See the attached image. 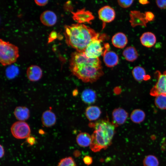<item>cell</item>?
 <instances>
[{
    "label": "cell",
    "instance_id": "1",
    "mask_svg": "<svg viewBox=\"0 0 166 166\" xmlns=\"http://www.w3.org/2000/svg\"><path fill=\"white\" fill-rule=\"evenodd\" d=\"M72 73L85 82H93L103 75L101 62L98 58L87 57L84 52L73 53L69 61Z\"/></svg>",
    "mask_w": 166,
    "mask_h": 166
},
{
    "label": "cell",
    "instance_id": "2",
    "mask_svg": "<svg viewBox=\"0 0 166 166\" xmlns=\"http://www.w3.org/2000/svg\"><path fill=\"white\" fill-rule=\"evenodd\" d=\"M64 33L66 42L77 51L84 52L89 44L99 34L83 24L65 25Z\"/></svg>",
    "mask_w": 166,
    "mask_h": 166
},
{
    "label": "cell",
    "instance_id": "3",
    "mask_svg": "<svg viewBox=\"0 0 166 166\" xmlns=\"http://www.w3.org/2000/svg\"><path fill=\"white\" fill-rule=\"evenodd\" d=\"M89 126L94 129L91 136V150L96 152L106 149L112 143L115 132V126L106 120H99Z\"/></svg>",
    "mask_w": 166,
    "mask_h": 166
},
{
    "label": "cell",
    "instance_id": "4",
    "mask_svg": "<svg viewBox=\"0 0 166 166\" xmlns=\"http://www.w3.org/2000/svg\"><path fill=\"white\" fill-rule=\"evenodd\" d=\"M19 56L18 47L0 39V62L3 66L10 65L16 61Z\"/></svg>",
    "mask_w": 166,
    "mask_h": 166
},
{
    "label": "cell",
    "instance_id": "5",
    "mask_svg": "<svg viewBox=\"0 0 166 166\" xmlns=\"http://www.w3.org/2000/svg\"><path fill=\"white\" fill-rule=\"evenodd\" d=\"M105 35L99 34L94 38L86 47L84 52L85 55L90 58H98L101 55L109 50V45L108 43H105L102 46V43L105 39Z\"/></svg>",
    "mask_w": 166,
    "mask_h": 166
},
{
    "label": "cell",
    "instance_id": "6",
    "mask_svg": "<svg viewBox=\"0 0 166 166\" xmlns=\"http://www.w3.org/2000/svg\"><path fill=\"white\" fill-rule=\"evenodd\" d=\"M10 130L13 136L18 139L28 138L31 132L29 125L24 121H18L14 122L11 126Z\"/></svg>",
    "mask_w": 166,
    "mask_h": 166
},
{
    "label": "cell",
    "instance_id": "7",
    "mask_svg": "<svg viewBox=\"0 0 166 166\" xmlns=\"http://www.w3.org/2000/svg\"><path fill=\"white\" fill-rule=\"evenodd\" d=\"M157 81L150 91V95L153 96L163 95H166V70L163 73L159 71L155 73Z\"/></svg>",
    "mask_w": 166,
    "mask_h": 166
},
{
    "label": "cell",
    "instance_id": "8",
    "mask_svg": "<svg viewBox=\"0 0 166 166\" xmlns=\"http://www.w3.org/2000/svg\"><path fill=\"white\" fill-rule=\"evenodd\" d=\"M73 20L78 23H90L94 17L92 13L85 9L72 12Z\"/></svg>",
    "mask_w": 166,
    "mask_h": 166
},
{
    "label": "cell",
    "instance_id": "9",
    "mask_svg": "<svg viewBox=\"0 0 166 166\" xmlns=\"http://www.w3.org/2000/svg\"><path fill=\"white\" fill-rule=\"evenodd\" d=\"M99 19L104 23H109L113 21L115 17L114 10L108 6L101 8L98 12Z\"/></svg>",
    "mask_w": 166,
    "mask_h": 166
},
{
    "label": "cell",
    "instance_id": "10",
    "mask_svg": "<svg viewBox=\"0 0 166 166\" xmlns=\"http://www.w3.org/2000/svg\"><path fill=\"white\" fill-rule=\"evenodd\" d=\"M128 114L127 112L121 108L115 109L112 113V123L117 127L123 124L126 120Z\"/></svg>",
    "mask_w": 166,
    "mask_h": 166
},
{
    "label": "cell",
    "instance_id": "11",
    "mask_svg": "<svg viewBox=\"0 0 166 166\" xmlns=\"http://www.w3.org/2000/svg\"><path fill=\"white\" fill-rule=\"evenodd\" d=\"M40 20L44 25L51 26L54 25L57 21V16L53 11L47 10L43 11L40 16Z\"/></svg>",
    "mask_w": 166,
    "mask_h": 166
},
{
    "label": "cell",
    "instance_id": "12",
    "mask_svg": "<svg viewBox=\"0 0 166 166\" xmlns=\"http://www.w3.org/2000/svg\"><path fill=\"white\" fill-rule=\"evenodd\" d=\"M26 73L28 79L31 81H36L39 80L42 76V71L41 68L36 65H31L27 69Z\"/></svg>",
    "mask_w": 166,
    "mask_h": 166
},
{
    "label": "cell",
    "instance_id": "13",
    "mask_svg": "<svg viewBox=\"0 0 166 166\" xmlns=\"http://www.w3.org/2000/svg\"><path fill=\"white\" fill-rule=\"evenodd\" d=\"M41 121L43 125L47 127H51L55 124L56 121V116L51 110V109L45 111L43 113Z\"/></svg>",
    "mask_w": 166,
    "mask_h": 166
},
{
    "label": "cell",
    "instance_id": "14",
    "mask_svg": "<svg viewBox=\"0 0 166 166\" xmlns=\"http://www.w3.org/2000/svg\"><path fill=\"white\" fill-rule=\"evenodd\" d=\"M103 56L104 62L108 67H113L117 65L118 62V56L113 51L108 50L104 53Z\"/></svg>",
    "mask_w": 166,
    "mask_h": 166
},
{
    "label": "cell",
    "instance_id": "15",
    "mask_svg": "<svg viewBox=\"0 0 166 166\" xmlns=\"http://www.w3.org/2000/svg\"><path fill=\"white\" fill-rule=\"evenodd\" d=\"M113 45L118 48H124L127 44L128 40L126 35L123 33L119 32L114 34L112 39Z\"/></svg>",
    "mask_w": 166,
    "mask_h": 166
},
{
    "label": "cell",
    "instance_id": "16",
    "mask_svg": "<svg viewBox=\"0 0 166 166\" xmlns=\"http://www.w3.org/2000/svg\"><path fill=\"white\" fill-rule=\"evenodd\" d=\"M140 39L142 45L148 48L152 47L156 42V38L155 34L149 32L143 34L140 37Z\"/></svg>",
    "mask_w": 166,
    "mask_h": 166
},
{
    "label": "cell",
    "instance_id": "17",
    "mask_svg": "<svg viewBox=\"0 0 166 166\" xmlns=\"http://www.w3.org/2000/svg\"><path fill=\"white\" fill-rule=\"evenodd\" d=\"M14 113L16 118L21 121L27 120L30 116L29 110L25 106L16 107L14 109Z\"/></svg>",
    "mask_w": 166,
    "mask_h": 166
},
{
    "label": "cell",
    "instance_id": "18",
    "mask_svg": "<svg viewBox=\"0 0 166 166\" xmlns=\"http://www.w3.org/2000/svg\"><path fill=\"white\" fill-rule=\"evenodd\" d=\"M87 118L90 121L97 120L100 116L101 112L100 108L96 106H91L88 107L85 112Z\"/></svg>",
    "mask_w": 166,
    "mask_h": 166
},
{
    "label": "cell",
    "instance_id": "19",
    "mask_svg": "<svg viewBox=\"0 0 166 166\" xmlns=\"http://www.w3.org/2000/svg\"><path fill=\"white\" fill-rule=\"evenodd\" d=\"M76 140L77 144L80 146L87 147L90 146L91 142V136L87 133L81 132L77 136Z\"/></svg>",
    "mask_w": 166,
    "mask_h": 166
},
{
    "label": "cell",
    "instance_id": "20",
    "mask_svg": "<svg viewBox=\"0 0 166 166\" xmlns=\"http://www.w3.org/2000/svg\"><path fill=\"white\" fill-rule=\"evenodd\" d=\"M123 55L125 59L130 62H133L138 57V53L136 48L132 46L126 48L123 51Z\"/></svg>",
    "mask_w": 166,
    "mask_h": 166
},
{
    "label": "cell",
    "instance_id": "21",
    "mask_svg": "<svg viewBox=\"0 0 166 166\" xmlns=\"http://www.w3.org/2000/svg\"><path fill=\"white\" fill-rule=\"evenodd\" d=\"M81 97L85 103L91 104L95 102L96 100V95L95 92L90 89H87L82 93Z\"/></svg>",
    "mask_w": 166,
    "mask_h": 166
},
{
    "label": "cell",
    "instance_id": "22",
    "mask_svg": "<svg viewBox=\"0 0 166 166\" xmlns=\"http://www.w3.org/2000/svg\"><path fill=\"white\" fill-rule=\"evenodd\" d=\"M132 73L134 78L138 81L147 79L146 78L148 77L146 75L144 69L140 66L135 67L132 70Z\"/></svg>",
    "mask_w": 166,
    "mask_h": 166
},
{
    "label": "cell",
    "instance_id": "23",
    "mask_svg": "<svg viewBox=\"0 0 166 166\" xmlns=\"http://www.w3.org/2000/svg\"><path fill=\"white\" fill-rule=\"evenodd\" d=\"M145 117V113L143 111L139 109H136L132 112L130 115V119L134 123H139L144 120Z\"/></svg>",
    "mask_w": 166,
    "mask_h": 166
},
{
    "label": "cell",
    "instance_id": "24",
    "mask_svg": "<svg viewBox=\"0 0 166 166\" xmlns=\"http://www.w3.org/2000/svg\"><path fill=\"white\" fill-rule=\"evenodd\" d=\"M144 166H158L159 161L154 156L149 155L147 156L143 161Z\"/></svg>",
    "mask_w": 166,
    "mask_h": 166
},
{
    "label": "cell",
    "instance_id": "25",
    "mask_svg": "<svg viewBox=\"0 0 166 166\" xmlns=\"http://www.w3.org/2000/svg\"><path fill=\"white\" fill-rule=\"evenodd\" d=\"M155 103L158 108L166 109V95H160L156 97Z\"/></svg>",
    "mask_w": 166,
    "mask_h": 166
},
{
    "label": "cell",
    "instance_id": "26",
    "mask_svg": "<svg viewBox=\"0 0 166 166\" xmlns=\"http://www.w3.org/2000/svg\"><path fill=\"white\" fill-rule=\"evenodd\" d=\"M57 166H76V164L74 159L69 156L61 159Z\"/></svg>",
    "mask_w": 166,
    "mask_h": 166
},
{
    "label": "cell",
    "instance_id": "27",
    "mask_svg": "<svg viewBox=\"0 0 166 166\" xmlns=\"http://www.w3.org/2000/svg\"><path fill=\"white\" fill-rule=\"evenodd\" d=\"M6 71L7 77L10 78H13L17 74V69L14 67H12L7 69Z\"/></svg>",
    "mask_w": 166,
    "mask_h": 166
},
{
    "label": "cell",
    "instance_id": "28",
    "mask_svg": "<svg viewBox=\"0 0 166 166\" xmlns=\"http://www.w3.org/2000/svg\"><path fill=\"white\" fill-rule=\"evenodd\" d=\"M119 5L122 7L127 8L130 7L133 2V0H118Z\"/></svg>",
    "mask_w": 166,
    "mask_h": 166
},
{
    "label": "cell",
    "instance_id": "29",
    "mask_svg": "<svg viewBox=\"0 0 166 166\" xmlns=\"http://www.w3.org/2000/svg\"><path fill=\"white\" fill-rule=\"evenodd\" d=\"M144 15L146 20L148 22L152 21L154 20L155 16L150 11L146 12Z\"/></svg>",
    "mask_w": 166,
    "mask_h": 166
},
{
    "label": "cell",
    "instance_id": "30",
    "mask_svg": "<svg viewBox=\"0 0 166 166\" xmlns=\"http://www.w3.org/2000/svg\"><path fill=\"white\" fill-rule=\"evenodd\" d=\"M156 4L158 7L161 9H166V0H156Z\"/></svg>",
    "mask_w": 166,
    "mask_h": 166
},
{
    "label": "cell",
    "instance_id": "31",
    "mask_svg": "<svg viewBox=\"0 0 166 166\" xmlns=\"http://www.w3.org/2000/svg\"><path fill=\"white\" fill-rule=\"evenodd\" d=\"M83 161L86 165H89L92 163L93 160L91 157L89 156H86L83 158Z\"/></svg>",
    "mask_w": 166,
    "mask_h": 166
},
{
    "label": "cell",
    "instance_id": "32",
    "mask_svg": "<svg viewBox=\"0 0 166 166\" xmlns=\"http://www.w3.org/2000/svg\"><path fill=\"white\" fill-rule=\"evenodd\" d=\"M34 2L38 6H43L46 5L48 2V0H35Z\"/></svg>",
    "mask_w": 166,
    "mask_h": 166
},
{
    "label": "cell",
    "instance_id": "33",
    "mask_svg": "<svg viewBox=\"0 0 166 166\" xmlns=\"http://www.w3.org/2000/svg\"><path fill=\"white\" fill-rule=\"evenodd\" d=\"M57 36L56 32L53 31L49 35V42H51L55 39Z\"/></svg>",
    "mask_w": 166,
    "mask_h": 166
},
{
    "label": "cell",
    "instance_id": "34",
    "mask_svg": "<svg viewBox=\"0 0 166 166\" xmlns=\"http://www.w3.org/2000/svg\"><path fill=\"white\" fill-rule=\"evenodd\" d=\"M35 138L32 136H29L27 138V142L30 145L34 144L35 142Z\"/></svg>",
    "mask_w": 166,
    "mask_h": 166
},
{
    "label": "cell",
    "instance_id": "35",
    "mask_svg": "<svg viewBox=\"0 0 166 166\" xmlns=\"http://www.w3.org/2000/svg\"><path fill=\"white\" fill-rule=\"evenodd\" d=\"M0 158H2L4 154V150L3 146L0 145Z\"/></svg>",
    "mask_w": 166,
    "mask_h": 166
},
{
    "label": "cell",
    "instance_id": "36",
    "mask_svg": "<svg viewBox=\"0 0 166 166\" xmlns=\"http://www.w3.org/2000/svg\"><path fill=\"white\" fill-rule=\"evenodd\" d=\"M139 2L142 5H146L149 3V2L146 0H140L139 1Z\"/></svg>",
    "mask_w": 166,
    "mask_h": 166
}]
</instances>
